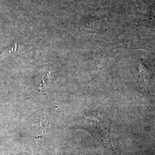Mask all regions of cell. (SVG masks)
<instances>
[{"mask_svg": "<svg viewBox=\"0 0 155 155\" xmlns=\"http://www.w3.org/2000/svg\"><path fill=\"white\" fill-rule=\"evenodd\" d=\"M140 76L141 82H140L141 87L146 91V92L150 93L149 87H150V79L151 75L150 74L149 69H147V67L145 66L144 64H141Z\"/></svg>", "mask_w": 155, "mask_h": 155, "instance_id": "2", "label": "cell"}, {"mask_svg": "<svg viewBox=\"0 0 155 155\" xmlns=\"http://www.w3.org/2000/svg\"><path fill=\"white\" fill-rule=\"evenodd\" d=\"M87 117V129L94 136L104 143L106 147L112 149L110 137V129L112 120L105 113L98 115L90 114Z\"/></svg>", "mask_w": 155, "mask_h": 155, "instance_id": "1", "label": "cell"}]
</instances>
